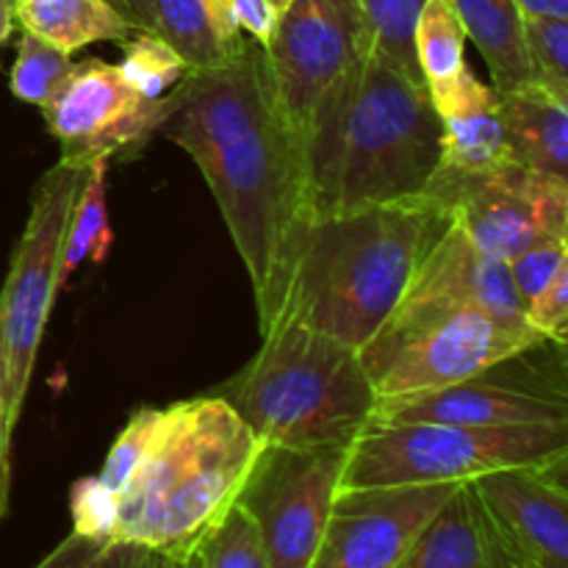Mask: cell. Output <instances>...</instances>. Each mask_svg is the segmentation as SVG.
<instances>
[{
    "label": "cell",
    "mask_w": 568,
    "mask_h": 568,
    "mask_svg": "<svg viewBox=\"0 0 568 568\" xmlns=\"http://www.w3.org/2000/svg\"><path fill=\"white\" fill-rule=\"evenodd\" d=\"M172 98L161 133L203 172L266 331L316 220L303 139L288 125L264 48L253 39L211 70L183 72Z\"/></svg>",
    "instance_id": "6da1fadb"
},
{
    "label": "cell",
    "mask_w": 568,
    "mask_h": 568,
    "mask_svg": "<svg viewBox=\"0 0 568 568\" xmlns=\"http://www.w3.org/2000/svg\"><path fill=\"white\" fill-rule=\"evenodd\" d=\"M303 144L316 216L419 197L442 164L425 78L375 48L327 89Z\"/></svg>",
    "instance_id": "7a4b0ae2"
},
{
    "label": "cell",
    "mask_w": 568,
    "mask_h": 568,
    "mask_svg": "<svg viewBox=\"0 0 568 568\" xmlns=\"http://www.w3.org/2000/svg\"><path fill=\"white\" fill-rule=\"evenodd\" d=\"M449 225L447 211L427 194L316 216L272 322H303L364 349Z\"/></svg>",
    "instance_id": "3957f363"
},
{
    "label": "cell",
    "mask_w": 568,
    "mask_h": 568,
    "mask_svg": "<svg viewBox=\"0 0 568 568\" xmlns=\"http://www.w3.org/2000/svg\"><path fill=\"white\" fill-rule=\"evenodd\" d=\"M261 442L225 397L164 408L153 449L120 494L116 541L183 560L227 514Z\"/></svg>",
    "instance_id": "277c9868"
},
{
    "label": "cell",
    "mask_w": 568,
    "mask_h": 568,
    "mask_svg": "<svg viewBox=\"0 0 568 568\" xmlns=\"http://www.w3.org/2000/svg\"><path fill=\"white\" fill-rule=\"evenodd\" d=\"M261 444L353 447L377 408L361 349L303 322L277 320L220 394Z\"/></svg>",
    "instance_id": "5b68a950"
},
{
    "label": "cell",
    "mask_w": 568,
    "mask_h": 568,
    "mask_svg": "<svg viewBox=\"0 0 568 568\" xmlns=\"http://www.w3.org/2000/svg\"><path fill=\"white\" fill-rule=\"evenodd\" d=\"M564 458L568 422L510 427L369 422L349 447L342 488L469 483L488 471Z\"/></svg>",
    "instance_id": "8992f818"
},
{
    "label": "cell",
    "mask_w": 568,
    "mask_h": 568,
    "mask_svg": "<svg viewBox=\"0 0 568 568\" xmlns=\"http://www.w3.org/2000/svg\"><path fill=\"white\" fill-rule=\"evenodd\" d=\"M541 344L547 342L536 336L525 320H499L466 305L388 316L386 325L361 349V361L377 399H392L471 381Z\"/></svg>",
    "instance_id": "52a82bcc"
},
{
    "label": "cell",
    "mask_w": 568,
    "mask_h": 568,
    "mask_svg": "<svg viewBox=\"0 0 568 568\" xmlns=\"http://www.w3.org/2000/svg\"><path fill=\"white\" fill-rule=\"evenodd\" d=\"M87 172L75 166H50L31 194V214L11 255L9 275L0 292V383H3L6 427L14 433L22 416L33 364L42 347L44 327L59 288L61 247L67 222Z\"/></svg>",
    "instance_id": "ba28073f"
},
{
    "label": "cell",
    "mask_w": 568,
    "mask_h": 568,
    "mask_svg": "<svg viewBox=\"0 0 568 568\" xmlns=\"http://www.w3.org/2000/svg\"><path fill=\"white\" fill-rule=\"evenodd\" d=\"M480 253L510 261L547 236H568V181L516 161L483 170L438 166L425 189Z\"/></svg>",
    "instance_id": "9c48e42d"
},
{
    "label": "cell",
    "mask_w": 568,
    "mask_h": 568,
    "mask_svg": "<svg viewBox=\"0 0 568 568\" xmlns=\"http://www.w3.org/2000/svg\"><path fill=\"white\" fill-rule=\"evenodd\" d=\"M347 453V447L261 444L236 503L258 527L272 568L314 564Z\"/></svg>",
    "instance_id": "30bf717a"
},
{
    "label": "cell",
    "mask_w": 568,
    "mask_h": 568,
    "mask_svg": "<svg viewBox=\"0 0 568 568\" xmlns=\"http://www.w3.org/2000/svg\"><path fill=\"white\" fill-rule=\"evenodd\" d=\"M288 125L305 139L327 89L372 48L355 0H292L261 44Z\"/></svg>",
    "instance_id": "8fae6325"
},
{
    "label": "cell",
    "mask_w": 568,
    "mask_h": 568,
    "mask_svg": "<svg viewBox=\"0 0 568 568\" xmlns=\"http://www.w3.org/2000/svg\"><path fill=\"white\" fill-rule=\"evenodd\" d=\"M458 486L338 488L311 568H397Z\"/></svg>",
    "instance_id": "7c38bea8"
},
{
    "label": "cell",
    "mask_w": 568,
    "mask_h": 568,
    "mask_svg": "<svg viewBox=\"0 0 568 568\" xmlns=\"http://www.w3.org/2000/svg\"><path fill=\"white\" fill-rule=\"evenodd\" d=\"M508 568H568L566 458L469 480Z\"/></svg>",
    "instance_id": "4fadbf2b"
},
{
    "label": "cell",
    "mask_w": 568,
    "mask_h": 568,
    "mask_svg": "<svg viewBox=\"0 0 568 568\" xmlns=\"http://www.w3.org/2000/svg\"><path fill=\"white\" fill-rule=\"evenodd\" d=\"M483 308L499 320H525V303L510 277L508 261L480 253L460 227L449 225L410 277L392 316L449 308Z\"/></svg>",
    "instance_id": "5bb4252c"
},
{
    "label": "cell",
    "mask_w": 568,
    "mask_h": 568,
    "mask_svg": "<svg viewBox=\"0 0 568 568\" xmlns=\"http://www.w3.org/2000/svg\"><path fill=\"white\" fill-rule=\"evenodd\" d=\"M372 422H433L460 427H510L568 422L564 392L508 386L488 381V372L455 386L410 397L377 399Z\"/></svg>",
    "instance_id": "9a60e30c"
},
{
    "label": "cell",
    "mask_w": 568,
    "mask_h": 568,
    "mask_svg": "<svg viewBox=\"0 0 568 568\" xmlns=\"http://www.w3.org/2000/svg\"><path fill=\"white\" fill-rule=\"evenodd\" d=\"M442 125L444 170H483L505 159L497 89L486 87L469 64L458 75L427 87Z\"/></svg>",
    "instance_id": "2e32d148"
},
{
    "label": "cell",
    "mask_w": 568,
    "mask_h": 568,
    "mask_svg": "<svg viewBox=\"0 0 568 568\" xmlns=\"http://www.w3.org/2000/svg\"><path fill=\"white\" fill-rule=\"evenodd\" d=\"M142 100L122 78L120 67L103 59H83L72 64L70 75L50 94L42 116L50 136L67 150L103 133Z\"/></svg>",
    "instance_id": "e0dca14e"
},
{
    "label": "cell",
    "mask_w": 568,
    "mask_h": 568,
    "mask_svg": "<svg viewBox=\"0 0 568 568\" xmlns=\"http://www.w3.org/2000/svg\"><path fill=\"white\" fill-rule=\"evenodd\" d=\"M397 568H508L471 483H460Z\"/></svg>",
    "instance_id": "ac0fdd59"
},
{
    "label": "cell",
    "mask_w": 568,
    "mask_h": 568,
    "mask_svg": "<svg viewBox=\"0 0 568 568\" xmlns=\"http://www.w3.org/2000/svg\"><path fill=\"white\" fill-rule=\"evenodd\" d=\"M505 159L568 181V103L541 83L497 92Z\"/></svg>",
    "instance_id": "d6986e66"
},
{
    "label": "cell",
    "mask_w": 568,
    "mask_h": 568,
    "mask_svg": "<svg viewBox=\"0 0 568 568\" xmlns=\"http://www.w3.org/2000/svg\"><path fill=\"white\" fill-rule=\"evenodd\" d=\"M14 26L61 53L94 42H125L136 26L111 0H11Z\"/></svg>",
    "instance_id": "ffe728a7"
},
{
    "label": "cell",
    "mask_w": 568,
    "mask_h": 568,
    "mask_svg": "<svg viewBox=\"0 0 568 568\" xmlns=\"http://www.w3.org/2000/svg\"><path fill=\"white\" fill-rule=\"evenodd\" d=\"M491 72L497 92L532 83L525 44V14L516 0H449Z\"/></svg>",
    "instance_id": "44dd1931"
},
{
    "label": "cell",
    "mask_w": 568,
    "mask_h": 568,
    "mask_svg": "<svg viewBox=\"0 0 568 568\" xmlns=\"http://www.w3.org/2000/svg\"><path fill=\"white\" fill-rule=\"evenodd\" d=\"M105 172H109V161H98V164L89 166L81 189H78L70 222H67L64 247H61L59 288L67 286L70 275L83 261L105 264V258H109L111 244H114V231H111L109 222Z\"/></svg>",
    "instance_id": "7402d4cb"
},
{
    "label": "cell",
    "mask_w": 568,
    "mask_h": 568,
    "mask_svg": "<svg viewBox=\"0 0 568 568\" xmlns=\"http://www.w3.org/2000/svg\"><path fill=\"white\" fill-rule=\"evenodd\" d=\"M466 28L449 0H425L414 28V55L427 87L466 67Z\"/></svg>",
    "instance_id": "603a6c76"
},
{
    "label": "cell",
    "mask_w": 568,
    "mask_h": 568,
    "mask_svg": "<svg viewBox=\"0 0 568 568\" xmlns=\"http://www.w3.org/2000/svg\"><path fill=\"white\" fill-rule=\"evenodd\" d=\"M153 31L183 59L186 70H211L231 59L200 0H153Z\"/></svg>",
    "instance_id": "cb8c5ba5"
},
{
    "label": "cell",
    "mask_w": 568,
    "mask_h": 568,
    "mask_svg": "<svg viewBox=\"0 0 568 568\" xmlns=\"http://www.w3.org/2000/svg\"><path fill=\"white\" fill-rule=\"evenodd\" d=\"M116 67L133 87V92L148 100L170 92L186 72L181 55L155 31H133L122 42V61Z\"/></svg>",
    "instance_id": "d4e9b609"
},
{
    "label": "cell",
    "mask_w": 568,
    "mask_h": 568,
    "mask_svg": "<svg viewBox=\"0 0 568 568\" xmlns=\"http://www.w3.org/2000/svg\"><path fill=\"white\" fill-rule=\"evenodd\" d=\"M200 568H272L258 527L239 503L197 544Z\"/></svg>",
    "instance_id": "484cf974"
},
{
    "label": "cell",
    "mask_w": 568,
    "mask_h": 568,
    "mask_svg": "<svg viewBox=\"0 0 568 568\" xmlns=\"http://www.w3.org/2000/svg\"><path fill=\"white\" fill-rule=\"evenodd\" d=\"M72 64L75 61L70 55L37 39L33 33L22 31L20 42H17L14 67H11L9 75L11 94L22 100V103L42 109L50 100V94L59 89V83L70 75Z\"/></svg>",
    "instance_id": "4316f807"
},
{
    "label": "cell",
    "mask_w": 568,
    "mask_h": 568,
    "mask_svg": "<svg viewBox=\"0 0 568 568\" xmlns=\"http://www.w3.org/2000/svg\"><path fill=\"white\" fill-rule=\"evenodd\" d=\"M355 3L369 28L372 48L403 70L422 75L414 55V28L425 0H355Z\"/></svg>",
    "instance_id": "83f0119b"
},
{
    "label": "cell",
    "mask_w": 568,
    "mask_h": 568,
    "mask_svg": "<svg viewBox=\"0 0 568 568\" xmlns=\"http://www.w3.org/2000/svg\"><path fill=\"white\" fill-rule=\"evenodd\" d=\"M525 44L532 81L568 103V20L525 14Z\"/></svg>",
    "instance_id": "f1b7e54d"
},
{
    "label": "cell",
    "mask_w": 568,
    "mask_h": 568,
    "mask_svg": "<svg viewBox=\"0 0 568 568\" xmlns=\"http://www.w3.org/2000/svg\"><path fill=\"white\" fill-rule=\"evenodd\" d=\"M161 425H164V408H139L131 416V422L122 427L98 475L111 491L122 494V488L131 483V477L136 475V469L144 464L150 449H153Z\"/></svg>",
    "instance_id": "f546056e"
},
{
    "label": "cell",
    "mask_w": 568,
    "mask_h": 568,
    "mask_svg": "<svg viewBox=\"0 0 568 568\" xmlns=\"http://www.w3.org/2000/svg\"><path fill=\"white\" fill-rule=\"evenodd\" d=\"M70 514L72 532L89 541L105 544L116 541V527H120V494L111 491L98 475L81 477L70 488Z\"/></svg>",
    "instance_id": "4dcf8cb0"
},
{
    "label": "cell",
    "mask_w": 568,
    "mask_h": 568,
    "mask_svg": "<svg viewBox=\"0 0 568 568\" xmlns=\"http://www.w3.org/2000/svg\"><path fill=\"white\" fill-rule=\"evenodd\" d=\"M566 264L568 236L538 239L536 244L521 250L516 258H510V277H514V286L519 292L521 303H530L532 297H538Z\"/></svg>",
    "instance_id": "1f68e13d"
},
{
    "label": "cell",
    "mask_w": 568,
    "mask_h": 568,
    "mask_svg": "<svg viewBox=\"0 0 568 568\" xmlns=\"http://www.w3.org/2000/svg\"><path fill=\"white\" fill-rule=\"evenodd\" d=\"M525 322L536 336L566 347L568 333V264L538 297L525 303Z\"/></svg>",
    "instance_id": "d6a6232c"
},
{
    "label": "cell",
    "mask_w": 568,
    "mask_h": 568,
    "mask_svg": "<svg viewBox=\"0 0 568 568\" xmlns=\"http://www.w3.org/2000/svg\"><path fill=\"white\" fill-rule=\"evenodd\" d=\"M236 17L242 33H247L258 44H266L277 20V14L272 11V6L266 0H236Z\"/></svg>",
    "instance_id": "836d02e7"
},
{
    "label": "cell",
    "mask_w": 568,
    "mask_h": 568,
    "mask_svg": "<svg viewBox=\"0 0 568 568\" xmlns=\"http://www.w3.org/2000/svg\"><path fill=\"white\" fill-rule=\"evenodd\" d=\"M100 544L81 538L78 532H70L53 552L44 555L33 568H81L92 555L100 552Z\"/></svg>",
    "instance_id": "e575fe53"
},
{
    "label": "cell",
    "mask_w": 568,
    "mask_h": 568,
    "mask_svg": "<svg viewBox=\"0 0 568 568\" xmlns=\"http://www.w3.org/2000/svg\"><path fill=\"white\" fill-rule=\"evenodd\" d=\"M209 14L211 26H214L216 37L220 42L225 44L227 50H239L244 42V33L239 28V17H236V0H200Z\"/></svg>",
    "instance_id": "d590c367"
},
{
    "label": "cell",
    "mask_w": 568,
    "mask_h": 568,
    "mask_svg": "<svg viewBox=\"0 0 568 568\" xmlns=\"http://www.w3.org/2000/svg\"><path fill=\"white\" fill-rule=\"evenodd\" d=\"M148 549L131 541H111L98 555L87 560L81 568H136Z\"/></svg>",
    "instance_id": "8d00e7d4"
},
{
    "label": "cell",
    "mask_w": 568,
    "mask_h": 568,
    "mask_svg": "<svg viewBox=\"0 0 568 568\" xmlns=\"http://www.w3.org/2000/svg\"><path fill=\"white\" fill-rule=\"evenodd\" d=\"M3 372V364H0ZM11 438L14 433L6 427L3 414V383H0V521L9 516V497H11Z\"/></svg>",
    "instance_id": "74e56055"
},
{
    "label": "cell",
    "mask_w": 568,
    "mask_h": 568,
    "mask_svg": "<svg viewBox=\"0 0 568 568\" xmlns=\"http://www.w3.org/2000/svg\"><path fill=\"white\" fill-rule=\"evenodd\" d=\"M122 11L136 31H153V0H122Z\"/></svg>",
    "instance_id": "f35d334b"
},
{
    "label": "cell",
    "mask_w": 568,
    "mask_h": 568,
    "mask_svg": "<svg viewBox=\"0 0 568 568\" xmlns=\"http://www.w3.org/2000/svg\"><path fill=\"white\" fill-rule=\"evenodd\" d=\"M521 14L538 17H564L568 20V0H516Z\"/></svg>",
    "instance_id": "ab89813d"
},
{
    "label": "cell",
    "mask_w": 568,
    "mask_h": 568,
    "mask_svg": "<svg viewBox=\"0 0 568 568\" xmlns=\"http://www.w3.org/2000/svg\"><path fill=\"white\" fill-rule=\"evenodd\" d=\"M14 33V6L11 0H0V48L11 39Z\"/></svg>",
    "instance_id": "60d3db41"
},
{
    "label": "cell",
    "mask_w": 568,
    "mask_h": 568,
    "mask_svg": "<svg viewBox=\"0 0 568 568\" xmlns=\"http://www.w3.org/2000/svg\"><path fill=\"white\" fill-rule=\"evenodd\" d=\"M181 566V560L170 558V555H161V552H153V549H148L144 552V558L139 560L136 568H178Z\"/></svg>",
    "instance_id": "b9f144b4"
},
{
    "label": "cell",
    "mask_w": 568,
    "mask_h": 568,
    "mask_svg": "<svg viewBox=\"0 0 568 568\" xmlns=\"http://www.w3.org/2000/svg\"><path fill=\"white\" fill-rule=\"evenodd\" d=\"M178 568H200V558H197V552H192L189 555V558H183L181 560V566Z\"/></svg>",
    "instance_id": "7bdbcfd3"
},
{
    "label": "cell",
    "mask_w": 568,
    "mask_h": 568,
    "mask_svg": "<svg viewBox=\"0 0 568 568\" xmlns=\"http://www.w3.org/2000/svg\"><path fill=\"white\" fill-rule=\"evenodd\" d=\"M266 3L272 6V11H275V14H281V11L292 3V0H266Z\"/></svg>",
    "instance_id": "ee69618b"
},
{
    "label": "cell",
    "mask_w": 568,
    "mask_h": 568,
    "mask_svg": "<svg viewBox=\"0 0 568 568\" xmlns=\"http://www.w3.org/2000/svg\"><path fill=\"white\" fill-rule=\"evenodd\" d=\"M111 3H114V6H116V9H120V11H122V0H111ZM122 14H125V11H122Z\"/></svg>",
    "instance_id": "f6af8a7d"
}]
</instances>
